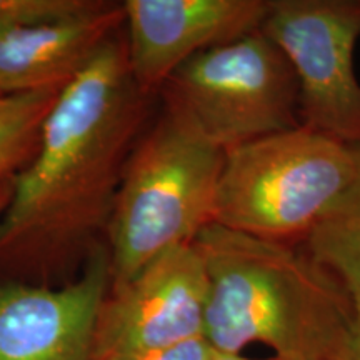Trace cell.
<instances>
[{
	"label": "cell",
	"mask_w": 360,
	"mask_h": 360,
	"mask_svg": "<svg viewBox=\"0 0 360 360\" xmlns=\"http://www.w3.org/2000/svg\"><path fill=\"white\" fill-rule=\"evenodd\" d=\"M192 245L209 281L204 339L215 352L264 345L278 360L347 359L354 297L307 250L214 222Z\"/></svg>",
	"instance_id": "obj_2"
},
{
	"label": "cell",
	"mask_w": 360,
	"mask_h": 360,
	"mask_svg": "<svg viewBox=\"0 0 360 360\" xmlns=\"http://www.w3.org/2000/svg\"><path fill=\"white\" fill-rule=\"evenodd\" d=\"M215 350L210 347L209 342L204 337L193 339L184 344L172 345V347L143 350L112 360H212Z\"/></svg>",
	"instance_id": "obj_14"
},
{
	"label": "cell",
	"mask_w": 360,
	"mask_h": 360,
	"mask_svg": "<svg viewBox=\"0 0 360 360\" xmlns=\"http://www.w3.org/2000/svg\"><path fill=\"white\" fill-rule=\"evenodd\" d=\"M225 150L182 109L164 101L125 164L107 245L112 283L132 278L165 252L192 244L212 224Z\"/></svg>",
	"instance_id": "obj_3"
},
{
	"label": "cell",
	"mask_w": 360,
	"mask_h": 360,
	"mask_svg": "<svg viewBox=\"0 0 360 360\" xmlns=\"http://www.w3.org/2000/svg\"><path fill=\"white\" fill-rule=\"evenodd\" d=\"M125 42L132 77L160 92L179 67L262 27L270 0H127Z\"/></svg>",
	"instance_id": "obj_9"
},
{
	"label": "cell",
	"mask_w": 360,
	"mask_h": 360,
	"mask_svg": "<svg viewBox=\"0 0 360 360\" xmlns=\"http://www.w3.org/2000/svg\"><path fill=\"white\" fill-rule=\"evenodd\" d=\"M103 0H0V30L67 19L101 7Z\"/></svg>",
	"instance_id": "obj_13"
},
{
	"label": "cell",
	"mask_w": 360,
	"mask_h": 360,
	"mask_svg": "<svg viewBox=\"0 0 360 360\" xmlns=\"http://www.w3.org/2000/svg\"><path fill=\"white\" fill-rule=\"evenodd\" d=\"M62 92L0 97V182L13 179L32 160L42 125Z\"/></svg>",
	"instance_id": "obj_12"
},
{
	"label": "cell",
	"mask_w": 360,
	"mask_h": 360,
	"mask_svg": "<svg viewBox=\"0 0 360 360\" xmlns=\"http://www.w3.org/2000/svg\"><path fill=\"white\" fill-rule=\"evenodd\" d=\"M12 184H13V179H8V180H4V182H0V214L4 212V209L7 207L8 200H11Z\"/></svg>",
	"instance_id": "obj_16"
},
{
	"label": "cell",
	"mask_w": 360,
	"mask_h": 360,
	"mask_svg": "<svg viewBox=\"0 0 360 360\" xmlns=\"http://www.w3.org/2000/svg\"><path fill=\"white\" fill-rule=\"evenodd\" d=\"M124 24V4L103 0L80 15L0 30V97L62 92Z\"/></svg>",
	"instance_id": "obj_10"
},
{
	"label": "cell",
	"mask_w": 360,
	"mask_h": 360,
	"mask_svg": "<svg viewBox=\"0 0 360 360\" xmlns=\"http://www.w3.org/2000/svg\"><path fill=\"white\" fill-rule=\"evenodd\" d=\"M112 285L109 245L92 250L62 285H0V360H94L101 307Z\"/></svg>",
	"instance_id": "obj_8"
},
{
	"label": "cell",
	"mask_w": 360,
	"mask_h": 360,
	"mask_svg": "<svg viewBox=\"0 0 360 360\" xmlns=\"http://www.w3.org/2000/svg\"><path fill=\"white\" fill-rule=\"evenodd\" d=\"M160 94L225 152L302 125L295 72L262 29L192 57Z\"/></svg>",
	"instance_id": "obj_5"
},
{
	"label": "cell",
	"mask_w": 360,
	"mask_h": 360,
	"mask_svg": "<svg viewBox=\"0 0 360 360\" xmlns=\"http://www.w3.org/2000/svg\"><path fill=\"white\" fill-rule=\"evenodd\" d=\"M260 29L295 72L300 124L360 146V82L354 67L360 2L274 0Z\"/></svg>",
	"instance_id": "obj_6"
},
{
	"label": "cell",
	"mask_w": 360,
	"mask_h": 360,
	"mask_svg": "<svg viewBox=\"0 0 360 360\" xmlns=\"http://www.w3.org/2000/svg\"><path fill=\"white\" fill-rule=\"evenodd\" d=\"M305 245L350 295H360V164L344 195L305 236Z\"/></svg>",
	"instance_id": "obj_11"
},
{
	"label": "cell",
	"mask_w": 360,
	"mask_h": 360,
	"mask_svg": "<svg viewBox=\"0 0 360 360\" xmlns=\"http://www.w3.org/2000/svg\"><path fill=\"white\" fill-rule=\"evenodd\" d=\"M150 97L132 77L120 34L62 90L0 214V272L12 282L47 285L103 244Z\"/></svg>",
	"instance_id": "obj_1"
},
{
	"label": "cell",
	"mask_w": 360,
	"mask_h": 360,
	"mask_svg": "<svg viewBox=\"0 0 360 360\" xmlns=\"http://www.w3.org/2000/svg\"><path fill=\"white\" fill-rule=\"evenodd\" d=\"M209 281L192 244L175 247L129 281L112 283L98 312L94 360L204 337Z\"/></svg>",
	"instance_id": "obj_7"
},
{
	"label": "cell",
	"mask_w": 360,
	"mask_h": 360,
	"mask_svg": "<svg viewBox=\"0 0 360 360\" xmlns=\"http://www.w3.org/2000/svg\"><path fill=\"white\" fill-rule=\"evenodd\" d=\"M212 360H259V359H249V357H245V355H242V354H217V352H215ZM265 360H278V359L270 357V359H265Z\"/></svg>",
	"instance_id": "obj_17"
},
{
	"label": "cell",
	"mask_w": 360,
	"mask_h": 360,
	"mask_svg": "<svg viewBox=\"0 0 360 360\" xmlns=\"http://www.w3.org/2000/svg\"><path fill=\"white\" fill-rule=\"evenodd\" d=\"M355 304V322H354V334L350 340V347L345 360H360V295L354 297Z\"/></svg>",
	"instance_id": "obj_15"
},
{
	"label": "cell",
	"mask_w": 360,
	"mask_h": 360,
	"mask_svg": "<svg viewBox=\"0 0 360 360\" xmlns=\"http://www.w3.org/2000/svg\"><path fill=\"white\" fill-rule=\"evenodd\" d=\"M360 164V146L304 125L225 152L214 224L285 240L307 236L344 195Z\"/></svg>",
	"instance_id": "obj_4"
}]
</instances>
